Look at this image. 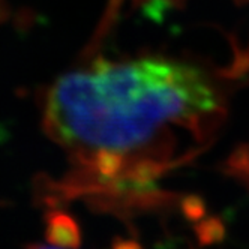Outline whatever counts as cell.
<instances>
[{"mask_svg":"<svg viewBox=\"0 0 249 249\" xmlns=\"http://www.w3.org/2000/svg\"><path fill=\"white\" fill-rule=\"evenodd\" d=\"M221 114V92L201 68L159 56L77 68L44 104L45 129L74 164L66 189L101 200L147 197L182 134L204 138Z\"/></svg>","mask_w":249,"mask_h":249,"instance_id":"cell-1","label":"cell"},{"mask_svg":"<svg viewBox=\"0 0 249 249\" xmlns=\"http://www.w3.org/2000/svg\"><path fill=\"white\" fill-rule=\"evenodd\" d=\"M230 171L249 188V146L234 153L230 159Z\"/></svg>","mask_w":249,"mask_h":249,"instance_id":"cell-2","label":"cell"},{"mask_svg":"<svg viewBox=\"0 0 249 249\" xmlns=\"http://www.w3.org/2000/svg\"><path fill=\"white\" fill-rule=\"evenodd\" d=\"M30 249H66V248L60 246V245H38V246H33Z\"/></svg>","mask_w":249,"mask_h":249,"instance_id":"cell-3","label":"cell"}]
</instances>
